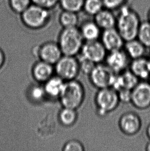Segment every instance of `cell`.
Instances as JSON below:
<instances>
[{
    "instance_id": "7c38bea8",
    "label": "cell",
    "mask_w": 150,
    "mask_h": 151,
    "mask_svg": "<svg viewBox=\"0 0 150 151\" xmlns=\"http://www.w3.org/2000/svg\"><path fill=\"white\" fill-rule=\"evenodd\" d=\"M100 39L108 52L122 49L125 43L116 28L103 30Z\"/></svg>"
},
{
    "instance_id": "8fae6325",
    "label": "cell",
    "mask_w": 150,
    "mask_h": 151,
    "mask_svg": "<svg viewBox=\"0 0 150 151\" xmlns=\"http://www.w3.org/2000/svg\"><path fill=\"white\" fill-rule=\"evenodd\" d=\"M130 58L124 49L109 52L105 63L116 74L121 73L127 69L130 65Z\"/></svg>"
},
{
    "instance_id": "484cf974",
    "label": "cell",
    "mask_w": 150,
    "mask_h": 151,
    "mask_svg": "<svg viewBox=\"0 0 150 151\" xmlns=\"http://www.w3.org/2000/svg\"><path fill=\"white\" fill-rule=\"evenodd\" d=\"M32 4L31 0H9V4L12 11L21 14Z\"/></svg>"
},
{
    "instance_id": "4dcf8cb0",
    "label": "cell",
    "mask_w": 150,
    "mask_h": 151,
    "mask_svg": "<svg viewBox=\"0 0 150 151\" xmlns=\"http://www.w3.org/2000/svg\"><path fill=\"white\" fill-rule=\"evenodd\" d=\"M32 4L51 10L59 4V0H31Z\"/></svg>"
},
{
    "instance_id": "7a4b0ae2",
    "label": "cell",
    "mask_w": 150,
    "mask_h": 151,
    "mask_svg": "<svg viewBox=\"0 0 150 151\" xmlns=\"http://www.w3.org/2000/svg\"><path fill=\"white\" fill-rule=\"evenodd\" d=\"M85 97L84 87L81 83L73 80L65 82L59 96L63 107L77 109L82 105Z\"/></svg>"
},
{
    "instance_id": "1f68e13d",
    "label": "cell",
    "mask_w": 150,
    "mask_h": 151,
    "mask_svg": "<svg viewBox=\"0 0 150 151\" xmlns=\"http://www.w3.org/2000/svg\"><path fill=\"white\" fill-rule=\"evenodd\" d=\"M120 102L124 103H129L131 102L132 90L122 88L117 91Z\"/></svg>"
},
{
    "instance_id": "f1b7e54d",
    "label": "cell",
    "mask_w": 150,
    "mask_h": 151,
    "mask_svg": "<svg viewBox=\"0 0 150 151\" xmlns=\"http://www.w3.org/2000/svg\"><path fill=\"white\" fill-rule=\"evenodd\" d=\"M84 147L81 142L77 140H71L65 143L63 147L64 151H83Z\"/></svg>"
},
{
    "instance_id": "d6986e66",
    "label": "cell",
    "mask_w": 150,
    "mask_h": 151,
    "mask_svg": "<svg viewBox=\"0 0 150 151\" xmlns=\"http://www.w3.org/2000/svg\"><path fill=\"white\" fill-rule=\"evenodd\" d=\"M123 49L130 59L132 60L144 57L147 48L136 38L126 41Z\"/></svg>"
},
{
    "instance_id": "9a60e30c",
    "label": "cell",
    "mask_w": 150,
    "mask_h": 151,
    "mask_svg": "<svg viewBox=\"0 0 150 151\" xmlns=\"http://www.w3.org/2000/svg\"><path fill=\"white\" fill-rule=\"evenodd\" d=\"M129 70L139 80L146 81L150 76V61L148 58L140 57L130 61Z\"/></svg>"
},
{
    "instance_id": "d4e9b609",
    "label": "cell",
    "mask_w": 150,
    "mask_h": 151,
    "mask_svg": "<svg viewBox=\"0 0 150 151\" xmlns=\"http://www.w3.org/2000/svg\"><path fill=\"white\" fill-rule=\"evenodd\" d=\"M84 0H59V4L62 10L80 12L83 9Z\"/></svg>"
},
{
    "instance_id": "603a6c76",
    "label": "cell",
    "mask_w": 150,
    "mask_h": 151,
    "mask_svg": "<svg viewBox=\"0 0 150 151\" xmlns=\"http://www.w3.org/2000/svg\"><path fill=\"white\" fill-rule=\"evenodd\" d=\"M104 8L102 0H84L82 10L87 15L94 17Z\"/></svg>"
},
{
    "instance_id": "83f0119b",
    "label": "cell",
    "mask_w": 150,
    "mask_h": 151,
    "mask_svg": "<svg viewBox=\"0 0 150 151\" xmlns=\"http://www.w3.org/2000/svg\"><path fill=\"white\" fill-rule=\"evenodd\" d=\"M31 98L35 101H40L44 99L46 95L43 87L35 86L33 87L29 91Z\"/></svg>"
},
{
    "instance_id": "4316f807",
    "label": "cell",
    "mask_w": 150,
    "mask_h": 151,
    "mask_svg": "<svg viewBox=\"0 0 150 151\" xmlns=\"http://www.w3.org/2000/svg\"><path fill=\"white\" fill-rule=\"evenodd\" d=\"M77 59L79 61L80 72H82L83 73L86 74L87 75L89 74V73L93 69L94 66L96 65L95 63H94L93 62L82 57L80 55H79V57Z\"/></svg>"
},
{
    "instance_id": "30bf717a",
    "label": "cell",
    "mask_w": 150,
    "mask_h": 151,
    "mask_svg": "<svg viewBox=\"0 0 150 151\" xmlns=\"http://www.w3.org/2000/svg\"><path fill=\"white\" fill-rule=\"evenodd\" d=\"M131 103L134 107L140 110H144L150 107V82L139 81L132 90Z\"/></svg>"
},
{
    "instance_id": "5bb4252c",
    "label": "cell",
    "mask_w": 150,
    "mask_h": 151,
    "mask_svg": "<svg viewBox=\"0 0 150 151\" xmlns=\"http://www.w3.org/2000/svg\"><path fill=\"white\" fill-rule=\"evenodd\" d=\"M139 82V79L130 70L116 74L111 88L116 91L126 88L132 90Z\"/></svg>"
},
{
    "instance_id": "5b68a950",
    "label": "cell",
    "mask_w": 150,
    "mask_h": 151,
    "mask_svg": "<svg viewBox=\"0 0 150 151\" xmlns=\"http://www.w3.org/2000/svg\"><path fill=\"white\" fill-rule=\"evenodd\" d=\"M21 15V21L25 26L33 29L45 27L51 18V10L31 4Z\"/></svg>"
},
{
    "instance_id": "d6a6232c",
    "label": "cell",
    "mask_w": 150,
    "mask_h": 151,
    "mask_svg": "<svg viewBox=\"0 0 150 151\" xmlns=\"http://www.w3.org/2000/svg\"><path fill=\"white\" fill-rule=\"evenodd\" d=\"M5 61V56L3 51L0 49V68L2 67Z\"/></svg>"
},
{
    "instance_id": "7402d4cb",
    "label": "cell",
    "mask_w": 150,
    "mask_h": 151,
    "mask_svg": "<svg viewBox=\"0 0 150 151\" xmlns=\"http://www.w3.org/2000/svg\"><path fill=\"white\" fill-rule=\"evenodd\" d=\"M59 22L63 28L77 27L79 23L78 13L63 10L59 16Z\"/></svg>"
},
{
    "instance_id": "836d02e7",
    "label": "cell",
    "mask_w": 150,
    "mask_h": 151,
    "mask_svg": "<svg viewBox=\"0 0 150 151\" xmlns=\"http://www.w3.org/2000/svg\"><path fill=\"white\" fill-rule=\"evenodd\" d=\"M146 134L147 137L150 140V123L146 127Z\"/></svg>"
},
{
    "instance_id": "44dd1931",
    "label": "cell",
    "mask_w": 150,
    "mask_h": 151,
    "mask_svg": "<svg viewBox=\"0 0 150 151\" xmlns=\"http://www.w3.org/2000/svg\"><path fill=\"white\" fill-rule=\"evenodd\" d=\"M78 118L77 109L63 107L59 114V120L63 126L70 127L75 124Z\"/></svg>"
},
{
    "instance_id": "52a82bcc",
    "label": "cell",
    "mask_w": 150,
    "mask_h": 151,
    "mask_svg": "<svg viewBox=\"0 0 150 151\" xmlns=\"http://www.w3.org/2000/svg\"><path fill=\"white\" fill-rule=\"evenodd\" d=\"M55 65L57 76L65 82L76 80L80 72L79 61L75 56L63 55Z\"/></svg>"
},
{
    "instance_id": "6da1fadb",
    "label": "cell",
    "mask_w": 150,
    "mask_h": 151,
    "mask_svg": "<svg viewBox=\"0 0 150 151\" xmlns=\"http://www.w3.org/2000/svg\"><path fill=\"white\" fill-rule=\"evenodd\" d=\"M118 10L116 15V29L125 42L136 39L141 23L139 15L126 4Z\"/></svg>"
},
{
    "instance_id": "8d00e7d4",
    "label": "cell",
    "mask_w": 150,
    "mask_h": 151,
    "mask_svg": "<svg viewBox=\"0 0 150 151\" xmlns=\"http://www.w3.org/2000/svg\"><path fill=\"white\" fill-rule=\"evenodd\" d=\"M149 60H150V56H149Z\"/></svg>"
},
{
    "instance_id": "ac0fdd59",
    "label": "cell",
    "mask_w": 150,
    "mask_h": 151,
    "mask_svg": "<svg viewBox=\"0 0 150 151\" xmlns=\"http://www.w3.org/2000/svg\"><path fill=\"white\" fill-rule=\"evenodd\" d=\"M53 65L40 60L36 63L33 69L34 78L37 81L45 83L53 76L54 70Z\"/></svg>"
},
{
    "instance_id": "9c48e42d",
    "label": "cell",
    "mask_w": 150,
    "mask_h": 151,
    "mask_svg": "<svg viewBox=\"0 0 150 151\" xmlns=\"http://www.w3.org/2000/svg\"><path fill=\"white\" fill-rule=\"evenodd\" d=\"M118 126L124 135L133 136L140 132L142 127V121L137 113L128 111L120 116L118 121Z\"/></svg>"
},
{
    "instance_id": "e575fe53",
    "label": "cell",
    "mask_w": 150,
    "mask_h": 151,
    "mask_svg": "<svg viewBox=\"0 0 150 151\" xmlns=\"http://www.w3.org/2000/svg\"><path fill=\"white\" fill-rule=\"evenodd\" d=\"M146 151H150V140L148 143H147L146 146Z\"/></svg>"
},
{
    "instance_id": "cb8c5ba5",
    "label": "cell",
    "mask_w": 150,
    "mask_h": 151,
    "mask_svg": "<svg viewBox=\"0 0 150 151\" xmlns=\"http://www.w3.org/2000/svg\"><path fill=\"white\" fill-rule=\"evenodd\" d=\"M137 39L147 49H150V22L149 21H144L141 23Z\"/></svg>"
},
{
    "instance_id": "2e32d148",
    "label": "cell",
    "mask_w": 150,
    "mask_h": 151,
    "mask_svg": "<svg viewBox=\"0 0 150 151\" xmlns=\"http://www.w3.org/2000/svg\"><path fill=\"white\" fill-rule=\"evenodd\" d=\"M93 20L101 29L102 31L115 28L116 16L113 11L104 8L94 17Z\"/></svg>"
},
{
    "instance_id": "f546056e",
    "label": "cell",
    "mask_w": 150,
    "mask_h": 151,
    "mask_svg": "<svg viewBox=\"0 0 150 151\" xmlns=\"http://www.w3.org/2000/svg\"><path fill=\"white\" fill-rule=\"evenodd\" d=\"M104 8L114 11L118 10L126 4V0H102Z\"/></svg>"
},
{
    "instance_id": "ffe728a7",
    "label": "cell",
    "mask_w": 150,
    "mask_h": 151,
    "mask_svg": "<svg viewBox=\"0 0 150 151\" xmlns=\"http://www.w3.org/2000/svg\"><path fill=\"white\" fill-rule=\"evenodd\" d=\"M65 81L58 76H52L45 82L43 86L46 96L50 98H59Z\"/></svg>"
},
{
    "instance_id": "e0dca14e",
    "label": "cell",
    "mask_w": 150,
    "mask_h": 151,
    "mask_svg": "<svg viewBox=\"0 0 150 151\" xmlns=\"http://www.w3.org/2000/svg\"><path fill=\"white\" fill-rule=\"evenodd\" d=\"M79 29L84 41L99 40L102 31L94 20L86 21L82 23Z\"/></svg>"
},
{
    "instance_id": "8992f818",
    "label": "cell",
    "mask_w": 150,
    "mask_h": 151,
    "mask_svg": "<svg viewBox=\"0 0 150 151\" xmlns=\"http://www.w3.org/2000/svg\"><path fill=\"white\" fill-rule=\"evenodd\" d=\"M115 73L106 63L96 64L88 75L89 82L98 90L112 87Z\"/></svg>"
},
{
    "instance_id": "ba28073f",
    "label": "cell",
    "mask_w": 150,
    "mask_h": 151,
    "mask_svg": "<svg viewBox=\"0 0 150 151\" xmlns=\"http://www.w3.org/2000/svg\"><path fill=\"white\" fill-rule=\"evenodd\" d=\"M108 51L99 40L84 41L81 51L78 55L89 59L95 64L104 61Z\"/></svg>"
},
{
    "instance_id": "d590c367",
    "label": "cell",
    "mask_w": 150,
    "mask_h": 151,
    "mask_svg": "<svg viewBox=\"0 0 150 151\" xmlns=\"http://www.w3.org/2000/svg\"><path fill=\"white\" fill-rule=\"evenodd\" d=\"M147 17H148V21H149L150 22V8L148 12Z\"/></svg>"
},
{
    "instance_id": "4fadbf2b",
    "label": "cell",
    "mask_w": 150,
    "mask_h": 151,
    "mask_svg": "<svg viewBox=\"0 0 150 151\" xmlns=\"http://www.w3.org/2000/svg\"><path fill=\"white\" fill-rule=\"evenodd\" d=\"M38 52L41 60L51 65L57 63L63 55L58 43L54 42L44 43L39 48Z\"/></svg>"
},
{
    "instance_id": "277c9868",
    "label": "cell",
    "mask_w": 150,
    "mask_h": 151,
    "mask_svg": "<svg viewBox=\"0 0 150 151\" xmlns=\"http://www.w3.org/2000/svg\"><path fill=\"white\" fill-rule=\"evenodd\" d=\"M94 103L98 115L104 117L115 110L120 102L117 91L109 87L98 90L94 98Z\"/></svg>"
},
{
    "instance_id": "3957f363",
    "label": "cell",
    "mask_w": 150,
    "mask_h": 151,
    "mask_svg": "<svg viewBox=\"0 0 150 151\" xmlns=\"http://www.w3.org/2000/svg\"><path fill=\"white\" fill-rule=\"evenodd\" d=\"M84 40L79 28H63L60 33L58 45L63 55L76 56L79 54Z\"/></svg>"
},
{
    "instance_id": "74e56055",
    "label": "cell",
    "mask_w": 150,
    "mask_h": 151,
    "mask_svg": "<svg viewBox=\"0 0 150 151\" xmlns=\"http://www.w3.org/2000/svg\"><path fill=\"white\" fill-rule=\"evenodd\" d=\"M149 82H150V78H149Z\"/></svg>"
}]
</instances>
